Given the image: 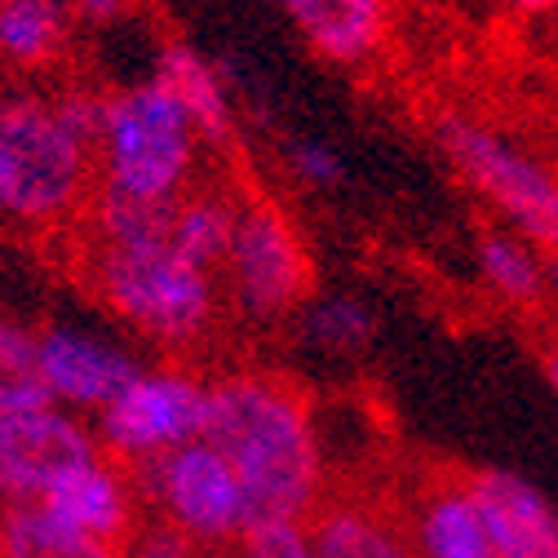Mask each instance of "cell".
<instances>
[{"label": "cell", "instance_id": "cell-22", "mask_svg": "<svg viewBox=\"0 0 558 558\" xmlns=\"http://www.w3.org/2000/svg\"><path fill=\"white\" fill-rule=\"evenodd\" d=\"M49 390L36 360V332L14 319H0V416L49 408Z\"/></svg>", "mask_w": 558, "mask_h": 558}, {"label": "cell", "instance_id": "cell-27", "mask_svg": "<svg viewBox=\"0 0 558 558\" xmlns=\"http://www.w3.org/2000/svg\"><path fill=\"white\" fill-rule=\"evenodd\" d=\"M519 19H558V0H506Z\"/></svg>", "mask_w": 558, "mask_h": 558}, {"label": "cell", "instance_id": "cell-15", "mask_svg": "<svg viewBox=\"0 0 558 558\" xmlns=\"http://www.w3.org/2000/svg\"><path fill=\"white\" fill-rule=\"evenodd\" d=\"M408 536L416 545V558H497L487 527L470 501L465 474L430 478L412 501V514L403 519Z\"/></svg>", "mask_w": 558, "mask_h": 558}, {"label": "cell", "instance_id": "cell-3", "mask_svg": "<svg viewBox=\"0 0 558 558\" xmlns=\"http://www.w3.org/2000/svg\"><path fill=\"white\" fill-rule=\"evenodd\" d=\"M89 289L98 302L169 355H186L218 328V275L186 262L169 240L89 244Z\"/></svg>", "mask_w": 558, "mask_h": 558}, {"label": "cell", "instance_id": "cell-32", "mask_svg": "<svg viewBox=\"0 0 558 558\" xmlns=\"http://www.w3.org/2000/svg\"><path fill=\"white\" fill-rule=\"evenodd\" d=\"M0 514H5V501H0Z\"/></svg>", "mask_w": 558, "mask_h": 558}, {"label": "cell", "instance_id": "cell-16", "mask_svg": "<svg viewBox=\"0 0 558 558\" xmlns=\"http://www.w3.org/2000/svg\"><path fill=\"white\" fill-rule=\"evenodd\" d=\"M151 81L165 85L169 98L186 111V120L199 133V143H227V137H231V94H227V81L218 76V66L208 58H199L191 45L169 40L160 49V62H156Z\"/></svg>", "mask_w": 558, "mask_h": 558}, {"label": "cell", "instance_id": "cell-8", "mask_svg": "<svg viewBox=\"0 0 558 558\" xmlns=\"http://www.w3.org/2000/svg\"><path fill=\"white\" fill-rule=\"evenodd\" d=\"M204 422H208L204 377L186 368H143L94 416L89 430L111 461L143 470L147 461L204 439Z\"/></svg>", "mask_w": 558, "mask_h": 558}, {"label": "cell", "instance_id": "cell-24", "mask_svg": "<svg viewBox=\"0 0 558 558\" xmlns=\"http://www.w3.org/2000/svg\"><path fill=\"white\" fill-rule=\"evenodd\" d=\"M240 558H311L306 527L302 523H279V527L248 532L240 541Z\"/></svg>", "mask_w": 558, "mask_h": 558}, {"label": "cell", "instance_id": "cell-10", "mask_svg": "<svg viewBox=\"0 0 558 558\" xmlns=\"http://www.w3.org/2000/svg\"><path fill=\"white\" fill-rule=\"evenodd\" d=\"M36 360H40V377L53 408L94 412V416L143 373V364L124 345L94 332H76V328L36 332Z\"/></svg>", "mask_w": 558, "mask_h": 558}, {"label": "cell", "instance_id": "cell-4", "mask_svg": "<svg viewBox=\"0 0 558 558\" xmlns=\"http://www.w3.org/2000/svg\"><path fill=\"white\" fill-rule=\"evenodd\" d=\"M98 186L143 199L173 204L195 182L199 133L165 85H129L107 94V116L98 133Z\"/></svg>", "mask_w": 558, "mask_h": 558}, {"label": "cell", "instance_id": "cell-31", "mask_svg": "<svg viewBox=\"0 0 558 558\" xmlns=\"http://www.w3.org/2000/svg\"><path fill=\"white\" fill-rule=\"evenodd\" d=\"M10 222V204H5V186H0V227Z\"/></svg>", "mask_w": 558, "mask_h": 558}, {"label": "cell", "instance_id": "cell-12", "mask_svg": "<svg viewBox=\"0 0 558 558\" xmlns=\"http://www.w3.org/2000/svg\"><path fill=\"white\" fill-rule=\"evenodd\" d=\"M465 487L497 558H558V514L536 483L510 470H474Z\"/></svg>", "mask_w": 558, "mask_h": 558}, {"label": "cell", "instance_id": "cell-1", "mask_svg": "<svg viewBox=\"0 0 558 558\" xmlns=\"http://www.w3.org/2000/svg\"><path fill=\"white\" fill-rule=\"evenodd\" d=\"M204 444H214L240 478L244 536L279 523H306L324 501L315 412L306 390H298L289 377L257 368L214 377Z\"/></svg>", "mask_w": 558, "mask_h": 558}, {"label": "cell", "instance_id": "cell-20", "mask_svg": "<svg viewBox=\"0 0 558 558\" xmlns=\"http://www.w3.org/2000/svg\"><path fill=\"white\" fill-rule=\"evenodd\" d=\"M0 558H124L120 549L89 541L72 523H62L49 506L23 501L0 514Z\"/></svg>", "mask_w": 558, "mask_h": 558}, {"label": "cell", "instance_id": "cell-30", "mask_svg": "<svg viewBox=\"0 0 558 558\" xmlns=\"http://www.w3.org/2000/svg\"><path fill=\"white\" fill-rule=\"evenodd\" d=\"M199 558H240V545H235V549H208V554H199Z\"/></svg>", "mask_w": 558, "mask_h": 558}, {"label": "cell", "instance_id": "cell-23", "mask_svg": "<svg viewBox=\"0 0 558 558\" xmlns=\"http://www.w3.org/2000/svg\"><path fill=\"white\" fill-rule=\"evenodd\" d=\"M289 169L315 191H337L345 182V160L324 137H298L289 147Z\"/></svg>", "mask_w": 558, "mask_h": 558}, {"label": "cell", "instance_id": "cell-25", "mask_svg": "<svg viewBox=\"0 0 558 558\" xmlns=\"http://www.w3.org/2000/svg\"><path fill=\"white\" fill-rule=\"evenodd\" d=\"M124 558H199V549L186 536H178L173 527H165L160 519H147L124 545Z\"/></svg>", "mask_w": 558, "mask_h": 558}, {"label": "cell", "instance_id": "cell-26", "mask_svg": "<svg viewBox=\"0 0 558 558\" xmlns=\"http://www.w3.org/2000/svg\"><path fill=\"white\" fill-rule=\"evenodd\" d=\"M133 10V0H76V14L85 23H116Z\"/></svg>", "mask_w": 558, "mask_h": 558}, {"label": "cell", "instance_id": "cell-14", "mask_svg": "<svg viewBox=\"0 0 558 558\" xmlns=\"http://www.w3.org/2000/svg\"><path fill=\"white\" fill-rule=\"evenodd\" d=\"M302 527L311 558H416L408 523L377 501L324 493Z\"/></svg>", "mask_w": 558, "mask_h": 558}, {"label": "cell", "instance_id": "cell-28", "mask_svg": "<svg viewBox=\"0 0 558 558\" xmlns=\"http://www.w3.org/2000/svg\"><path fill=\"white\" fill-rule=\"evenodd\" d=\"M541 368H545V381L554 386V395H558V332L545 341V351H541Z\"/></svg>", "mask_w": 558, "mask_h": 558}, {"label": "cell", "instance_id": "cell-21", "mask_svg": "<svg viewBox=\"0 0 558 558\" xmlns=\"http://www.w3.org/2000/svg\"><path fill=\"white\" fill-rule=\"evenodd\" d=\"M298 328H302V341L315 345V351L337 355V360H355L377 337V315L355 293H324L298 311Z\"/></svg>", "mask_w": 558, "mask_h": 558}, {"label": "cell", "instance_id": "cell-18", "mask_svg": "<svg viewBox=\"0 0 558 558\" xmlns=\"http://www.w3.org/2000/svg\"><path fill=\"white\" fill-rule=\"evenodd\" d=\"M474 266L483 289L510 311H541L545 306V253L523 235L497 227L483 231L474 244Z\"/></svg>", "mask_w": 558, "mask_h": 558}, {"label": "cell", "instance_id": "cell-2", "mask_svg": "<svg viewBox=\"0 0 558 558\" xmlns=\"http://www.w3.org/2000/svg\"><path fill=\"white\" fill-rule=\"evenodd\" d=\"M0 186L10 222L36 231L62 227L89 208L98 191V156L89 137L62 120L53 94H0Z\"/></svg>", "mask_w": 558, "mask_h": 558}, {"label": "cell", "instance_id": "cell-19", "mask_svg": "<svg viewBox=\"0 0 558 558\" xmlns=\"http://www.w3.org/2000/svg\"><path fill=\"white\" fill-rule=\"evenodd\" d=\"M235 214H240V195L214 191V186H191L173 204L169 244L186 262L222 275V262H227V248H231V235H235Z\"/></svg>", "mask_w": 558, "mask_h": 558}, {"label": "cell", "instance_id": "cell-13", "mask_svg": "<svg viewBox=\"0 0 558 558\" xmlns=\"http://www.w3.org/2000/svg\"><path fill=\"white\" fill-rule=\"evenodd\" d=\"M332 66H368L390 40V0H275Z\"/></svg>", "mask_w": 558, "mask_h": 558}, {"label": "cell", "instance_id": "cell-11", "mask_svg": "<svg viewBox=\"0 0 558 558\" xmlns=\"http://www.w3.org/2000/svg\"><path fill=\"white\" fill-rule=\"evenodd\" d=\"M40 506H49L62 523H72L89 541H102L120 554L133 541V532L147 523V506H143V493H137V474L129 465L111 461L107 452H98L94 461H85L72 474H62L45 493Z\"/></svg>", "mask_w": 558, "mask_h": 558}, {"label": "cell", "instance_id": "cell-29", "mask_svg": "<svg viewBox=\"0 0 558 558\" xmlns=\"http://www.w3.org/2000/svg\"><path fill=\"white\" fill-rule=\"evenodd\" d=\"M545 302L558 306V253L545 257Z\"/></svg>", "mask_w": 558, "mask_h": 558}, {"label": "cell", "instance_id": "cell-17", "mask_svg": "<svg viewBox=\"0 0 558 558\" xmlns=\"http://www.w3.org/2000/svg\"><path fill=\"white\" fill-rule=\"evenodd\" d=\"M72 5L66 0H0V66L45 72L66 49Z\"/></svg>", "mask_w": 558, "mask_h": 558}, {"label": "cell", "instance_id": "cell-9", "mask_svg": "<svg viewBox=\"0 0 558 558\" xmlns=\"http://www.w3.org/2000/svg\"><path fill=\"white\" fill-rule=\"evenodd\" d=\"M102 448L94 430L66 408H32L0 416V501L23 506L45 501V493L62 478L94 461Z\"/></svg>", "mask_w": 558, "mask_h": 558}, {"label": "cell", "instance_id": "cell-5", "mask_svg": "<svg viewBox=\"0 0 558 558\" xmlns=\"http://www.w3.org/2000/svg\"><path fill=\"white\" fill-rule=\"evenodd\" d=\"M435 137L452 173L487 208H497L506 231L523 235L545 257L558 253V169L549 160L470 116H444Z\"/></svg>", "mask_w": 558, "mask_h": 558}, {"label": "cell", "instance_id": "cell-6", "mask_svg": "<svg viewBox=\"0 0 558 558\" xmlns=\"http://www.w3.org/2000/svg\"><path fill=\"white\" fill-rule=\"evenodd\" d=\"M231 302L248 319H284L315 298V266L302 231L279 204L240 195L235 235L222 262Z\"/></svg>", "mask_w": 558, "mask_h": 558}, {"label": "cell", "instance_id": "cell-7", "mask_svg": "<svg viewBox=\"0 0 558 558\" xmlns=\"http://www.w3.org/2000/svg\"><path fill=\"white\" fill-rule=\"evenodd\" d=\"M137 474L147 519H160L178 536H186L199 554L208 549H235L244 536V501L240 478L227 465V457L214 444H186L156 461H147Z\"/></svg>", "mask_w": 558, "mask_h": 558}]
</instances>
